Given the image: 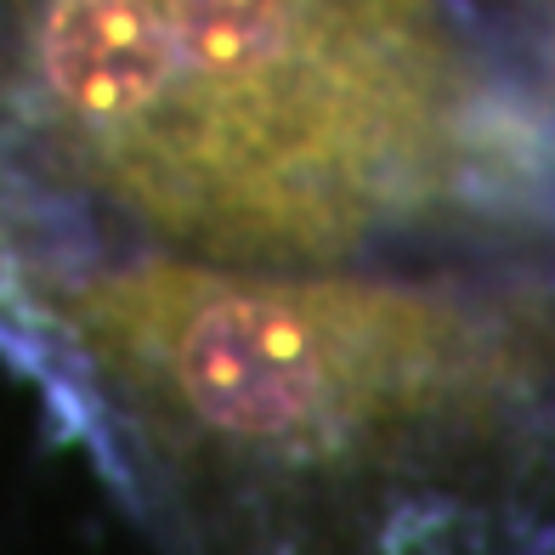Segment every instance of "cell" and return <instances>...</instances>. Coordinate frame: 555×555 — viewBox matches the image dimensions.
<instances>
[{"label":"cell","mask_w":555,"mask_h":555,"mask_svg":"<svg viewBox=\"0 0 555 555\" xmlns=\"http://www.w3.org/2000/svg\"><path fill=\"white\" fill-rule=\"evenodd\" d=\"M91 267H555V91L482 0H0V312Z\"/></svg>","instance_id":"6da1fadb"},{"label":"cell","mask_w":555,"mask_h":555,"mask_svg":"<svg viewBox=\"0 0 555 555\" xmlns=\"http://www.w3.org/2000/svg\"><path fill=\"white\" fill-rule=\"evenodd\" d=\"M482 7L511 29L521 57L539 68V80L555 91V0H482Z\"/></svg>","instance_id":"3957f363"},{"label":"cell","mask_w":555,"mask_h":555,"mask_svg":"<svg viewBox=\"0 0 555 555\" xmlns=\"http://www.w3.org/2000/svg\"><path fill=\"white\" fill-rule=\"evenodd\" d=\"M0 358L159 555H555V267H91Z\"/></svg>","instance_id":"7a4b0ae2"}]
</instances>
